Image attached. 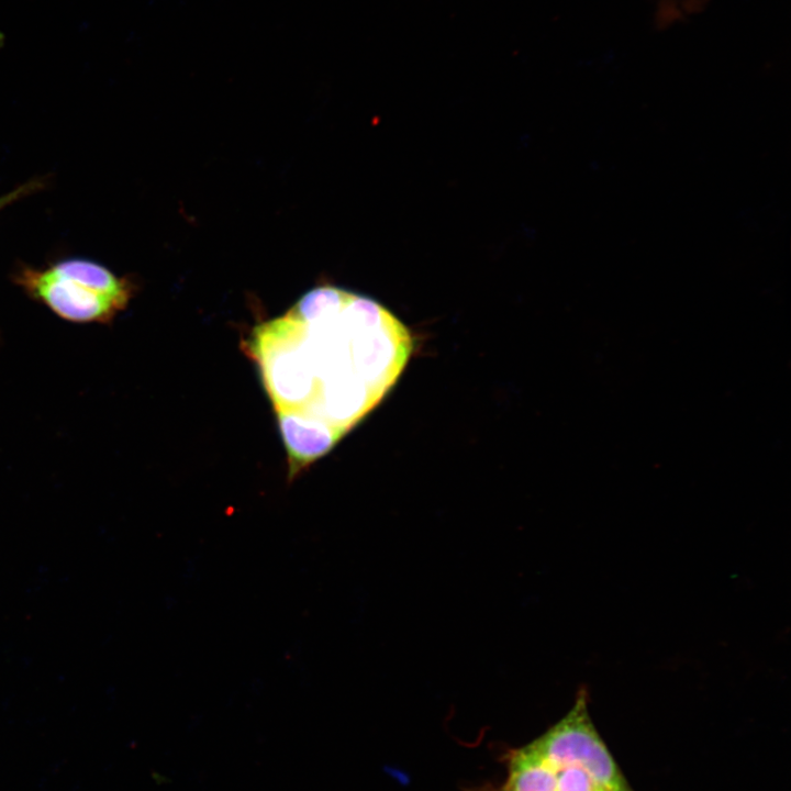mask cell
<instances>
[{"instance_id": "cell-5", "label": "cell", "mask_w": 791, "mask_h": 791, "mask_svg": "<svg viewBox=\"0 0 791 791\" xmlns=\"http://www.w3.org/2000/svg\"><path fill=\"white\" fill-rule=\"evenodd\" d=\"M4 42H5V36H4V34L0 31V49L3 47Z\"/></svg>"}, {"instance_id": "cell-2", "label": "cell", "mask_w": 791, "mask_h": 791, "mask_svg": "<svg viewBox=\"0 0 791 791\" xmlns=\"http://www.w3.org/2000/svg\"><path fill=\"white\" fill-rule=\"evenodd\" d=\"M16 281L60 317L73 322H108L122 310L114 301L89 291L49 269L24 267Z\"/></svg>"}, {"instance_id": "cell-1", "label": "cell", "mask_w": 791, "mask_h": 791, "mask_svg": "<svg viewBox=\"0 0 791 791\" xmlns=\"http://www.w3.org/2000/svg\"><path fill=\"white\" fill-rule=\"evenodd\" d=\"M412 350L410 331L382 304L328 285L254 327L245 352L276 413L290 478L380 403Z\"/></svg>"}, {"instance_id": "cell-4", "label": "cell", "mask_w": 791, "mask_h": 791, "mask_svg": "<svg viewBox=\"0 0 791 791\" xmlns=\"http://www.w3.org/2000/svg\"><path fill=\"white\" fill-rule=\"evenodd\" d=\"M43 186V182L33 179L22 186L16 187L12 191L8 192L4 196H0V210L5 208L7 205L11 204L12 202L22 199L23 197L38 190Z\"/></svg>"}, {"instance_id": "cell-3", "label": "cell", "mask_w": 791, "mask_h": 791, "mask_svg": "<svg viewBox=\"0 0 791 791\" xmlns=\"http://www.w3.org/2000/svg\"><path fill=\"white\" fill-rule=\"evenodd\" d=\"M48 269L89 291L114 301L122 309L131 299L132 287L130 282L116 277L109 269L94 261L66 259L56 263Z\"/></svg>"}]
</instances>
